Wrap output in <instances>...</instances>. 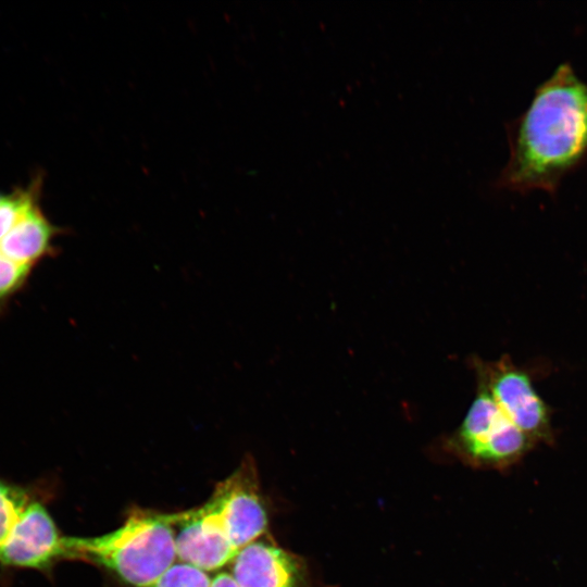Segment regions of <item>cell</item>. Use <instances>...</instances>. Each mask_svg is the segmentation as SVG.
I'll return each mask as SVG.
<instances>
[{
	"instance_id": "6da1fadb",
	"label": "cell",
	"mask_w": 587,
	"mask_h": 587,
	"mask_svg": "<svg viewBox=\"0 0 587 587\" xmlns=\"http://www.w3.org/2000/svg\"><path fill=\"white\" fill-rule=\"evenodd\" d=\"M507 132L509 160L495 185L555 193L563 177L587 159V83L570 63L560 64Z\"/></svg>"
},
{
	"instance_id": "7a4b0ae2",
	"label": "cell",
	"mask_w": 587,
	"mask_h": 587,
	"mask_svg": "<svg viewBox=\"0 0 587 587\" xmlns=\"http://www.w3.org/2000/svg\"><path fill=\"white\" fill-rule=\"evenodd\" d=\"M174 523L179 561L205 572L228 565L268 526L254 460L246 455L203 504L174 512Z\"/></svg>"
},
{
	"instance_id": "3957f363",
	"label": "cell",
	"mask_w": 587,
	"mask_h": 587,
	"mask_svg": "<svg viewBox=\"0 0 587 587\" xmlns=\"http://www.w3.org/2000/svg\"><path fill=\"white\" fill-rule=\"evenodd\" d=\"M67 560L87 562L132 587H147L176 562L174 513L133 508L116 529L66 536Z\"/></svg>"
},
{
	"instance_id": "277c9868",
	"label": "cell",
	"mask_w": 587,
	"mask_h": 587,
	"mask_svg": "<svg viewBox=\"0 0 587 587\" xmlns=\"http://www.w3.org/2000/svg\"><path fill=\"white\" fill-rule=\"evenodd\" d=\"M42 173H36L26 185L0 191V304L55 253L54 241L63 233L42 209Z\"/></svg>"
},
{
	"instance_id": "5b68a950",
	"label": "cell",
	"mask_w": 587,
	"mask_h": 587,
	"mask_svg": "<svg viewBox=\"0 0 587 587\" xmlns=\"http://www.w3.org/2000/svg\"><path fill=\"white\" fill-rule=\"evenodd\" d=\"M533 445L479 383L462 423L446 441L448 450L466 463L498 470L516 463Z\"/></svg>"
},
{
	"instance_id": "8992f818",
	"label": "cell",
	"mask_w": 587,
	"mask_h": 587,
	"mask_svg": "<svg viewBox=\"0 0 587 587\" xmlns=\"http://www.w3.org/2000/svg\"><path fill=\"white\" fill-rule=\"evenodd\" d=\"M479 384L486 387L502 413L534 444L551 442L548 409L526 373L507 358L476 363Z\"/></svg>"
},
{
	"instance_id": "52a82bcc",
	"label": "cell",
	"mask_w": 587,
	"mask_h": 587,
	"mask_svg": "<svg viewBox=\"0 0 587 587\" xmlns=\"http://www.w3.org/2000/svg\"><path fill=\"white\" fill-rule=\"evenodd\" d=\"M46 498L43 494L32 502L0 550L1 567L50 573L57 563L67 560L66 536L61 534Z\"/></svg>"
},
{
	"instance_id": "ba28073f",
	"label": "cell",
	"mask_w": 587,
	"mask_h": 587,
	"mask_svg": "<svg viewBox=\"0 0 587 587\" xmlns=\"http://www.w3.org/2000/svg\"><path fill=\"white\" fill-rule=\"evenodd\" d=\"M228 565L240 587H310L303 559L265 536L243 547Z\"/></svg>"
},
{
	"instance_id": "9c48e42d",
	"label": "cell",
	"mask_w": 587,
	"mask_h": 587,
	"mask_svg": "<svg viewBox=\"0 0 587 587\" xmlns=\"http://www.w3.org/2000/svg\"><path fill=\"white\" fill-rule=\"evenodd\" d=\"M43 495L39 486L0 477V550L12 536L32 502Z\"/></svg>"
},
{
	"instance_id": "30bf717a",
	"label": "cell",
	"mask_w": 587,
	"mask_h": 587,
	"mask_svg": "<svg viewBox=\"0 0 587 587\" xmlns=\"http://www.w3.org/2000/svg\"><path fill=\"white\" fill-rule=\"evenodd\" d=\"M208 572L186 562H175L147 587H211Z\"/></svg>"
},
{
	"instance_id": "8fae6325",
	"label": "cell",
	"mask_w": 587,
	"mask_h": 587,
	"mask_svg": "<svg viewBox=\"0 0 587 587\" xmlns=\"http://www.w3.org/2000/svg\"><path fill=\"white\" fill-rule=\"evenodd\" d=\"M211 587H240L229 572H220L213 578Z\"/></svg>"
}]
</instances>
